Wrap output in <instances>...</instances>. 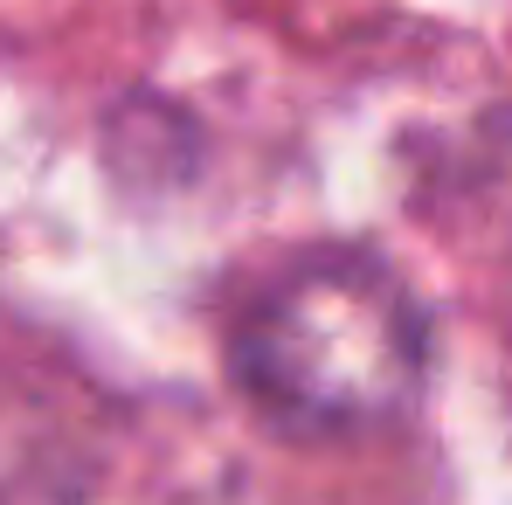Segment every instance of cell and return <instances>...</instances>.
<instances>
[{"instance_id": "obj_1", "label": "cell", "mask_w": 512, "mask_h": 505, "mask_svg": "<svg viewBox=\"0 0 512 505\" xmlns=\"http://www.w3.org/2000/svg\"><path fill=\"white\" fill-rule=\"evenodd\" d=\"M229 367L256 409L298 436L381 429L423 395L429 326L388 263L326 250L263 284L236 319Z\"/></svg>"}]
</instances>
